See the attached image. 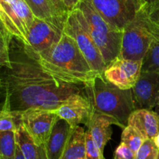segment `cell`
Instances as JSON below:
<instances>
[{"label":"cell","instance_id":"cell-1","mask_svg":"<svg viewBox=\"0 0 159 159\" xmlns=\"http://www.w3.org/2000/svg\"><path fill=\"white\" fill-rule=\"evenodd\" d=\"M0 85L11 111L56 110L75 96L85 94L84 85L68 83L44 71L39 56L28 45L12 37L9 64L1 67Z\"/></svg>","mask_w":159,"mask_h":159},{"label":"cell","instance_id":"cell-2","mask_svg":"<svg viewBox=\"0 0 159 159\" xmlns=\"http://www.w3.org/2000/svg\"><path fill=\"white\" fill-rule=\"evenodd\" d=\"M38 56L44 71L62 82L83 85L100 76L92 69L74 39L65 32L56 44Z\"/></svg>","mask_w":159,"mask_h":159},{"label":"cell","instance_id":"cell-3","mask_svg":"<svg viewBox=\"0 0 159 159\" xmlns=\"http://www.w3.org/2000/svg\"><path fill=\"white\" fill-rule=\"evenodd\" d=\"M93 113L111 116L124 130L131 113L136 110L132 90H123L106 80L102 75L83 84Z\"/></svg>","mask_w":159,"mask_h":159},{"label":"cell","instance_id":"cell-4","mask_svg":"<svg viewBox=\"0 0 159 159\" xmlns=\"http://www.w3.org/2000/svg\"><path fill=\"white\" fill-rule=\"evenodd\" d=\"M76 7L80 11L84 24L100 51L107 67L119 57L123 31L110 26L90 0H81Z\"/></svg>","mask_w":159,"mask_h":159},{"label":"cell","instance_id":"cell-5","mask_svg":"<svg viewBox=\"0 0 159 159\" xmlns=\"http://www.w3.org/2000/svg\"><path fill=\"white\" fill-rule=\"evenodd\" d=\"M152 40L153 37L148 23L147 16L142 9L136 18L123 30L119 57L143 61Z\"/></svg>","mask_w":159,"mask_h":159},{"label":"cell","instance_id":"cell-6","mask_svg":"<svg viewBox=\"0 0 159 159\" xmlns=\"http://www.w3.org/2000/svg\"><path fill=\"white\" fill-rule=\"evenodd\" d=\"M64 32L74 39L93 71L98 75H103L107 65L100 51L87 30L77 7L68 12Z\"/></svg>","mask_w":159,"mask_h":159},{"label":"cell","instance_id":"cell-7","mask_svg":"<svg viewBox=\"0 0 159 159\" xmlns=\"http://www.w3.org/2000/svg\"><path fill=\"white\" fill-rule=\"evenodd\" d=\"M0 18L1 26L26 44L29 30L35 19L28 5L23 0L10 3L0 1Z\"/></svg>","mask_w":159,"mask_h":159},{"label":"cell","instance_id":"cell-8","mask_svg":"<svg viewBox=\"0 0 159 159\" xmlns=\"http://www.w3.org/2000/svg\"><path fill=\"white\" fill-rule=\"evenodd\" d=\"M104 20L117 30L124 28L143 9L141 0H90Z\"/></svg>","mask_w":159,"mask_h":159},{"label":"cell","instance_id":"cell-9","mask_svg":"<svg viewBox=\"0 0 159 159\" xmlns=\"http://www.w3.org/2000/svg\"><path fill=\"white\" fill-rule=\"evenodd\" d=\"M21 113V121L33 139L45 145L59 117L55 110H30Z\"/></svg>","mask_w":159,"mask_h":159},{"label":"cell","instance_id":"cell-10","mask_svg":"<svg viewBox=\"0 0 159 159\" xmlns=\"http://www.w3.org/2000/svg\"><path fill=\"white\" fill-rule=\"evenodd\" d=\"M141 68L142 61L126 60L118 57L107 67L102 76L120 89L130 90L139 79Z\"/></svg>","mask_w":159,"mask_h":159},{"label":"cell","instance_id":"cell-11","mask_svg":"<svg viewBox=\"0 0 159 159\" xmlns=\"http://www.w3.org/2000/svg\"><path fill=\"white\" fill-rule=\"evenodd\" d=\"M131 90L136 110H153L159 105V71H141Z\"/></svg>","mask_w":159,"mask_h":159},{"label":"cell","instance_id":"cell-12","mask_svg":"<svg viewBox=\"0 0 159 159\" xmlns=\"http://www.w3.org/2000/svg\"><path fill=\"white\" fill-rule=\"evenodd\" d=\"M63 32L55 25L35 17L29 30L26 45L37 54H41L61 40Z\"/></svg>","mask_w":159,"mask_h":159},{"label":"cell","instance_id":"cell-13","mask_svg":"<svg viewBox=\"0 0 159 159\" xmlns=\"http://www.w3.org/2000/svg\"><path fill=\"white\" fill-rule=\"evenodd\" d=\"M57 116L69 124L72 128L79 124L88 127L92 117V109L86 95L75 96L64 102L55 110Z\"/></svg>","mask_w":159,"mask_h":159},{"label":"cell","instance_id":"cell-14","mask_svg":"<svg viewBox=\"0 0 159 159\" xmlns=\"http://www.w3.org/2000/svg\"><path fill=\"white\" fill-rule=\"evenodd\" d=\"M127 125L138 130L145 139L154 141L159 135V116L155 110H135L129 117Z\"/></svg>","mask_w":159,"mask_h":159},{"label":"cell","instance_id":"cell-15","mask_svg":"<svg viewBox=\"0 0 159 159\" xmlns=\"http://www.w3.org/2000/svg\"><path fill=\"white\" fill-rule=\"evenodd\" d=\"M113 124L119 126L122 128L121 124L114 118L100 113H93L89 124L87 127L93 141L102 155L104 148L107 145V142L111 139L113 134L111 126Z\"/></svg>","mask_w":159,"mask_h":159},{"label":"cell","instance_id":"cell-16","mask_svg":"<svg viewBox=\"0 0 159 159\" xmlns=\"http://www.w3.org/2000/svg\"><path fill=\"white\" fill-rule=\"evenodd\" d=\"M72 127L67 121L59 118L54 124L51 135L45 143L48 159H61L71 135Z\"/></svg>","mask_w":159,"mask_h":159},{"label":"cell","instance_id":"cell-17","mask_svg":"<svg viewBox=\"0 0 159 159\" xmlns=\"http://www.w3.org/2000/svg\"><path fill=\"white\" fill-rule=\"evenodd\" d=\"M23 1L30 8L35 17L49 22L64 30L67 16H63L59 13L51 0H23Z\"/></svg>","mask_w":159,"mask_h":159},{"label":"cell","instance_id":"cell-18","mask_svg":"<svg viewBox=\"0 0 159 159\" xmlns=\"http://www.w3.org/2000/svg\"><path fill=\"white\" fill-rule=\"evenodd\" d=\"M16 140L26 159H48L45 145L37 144L22 123L16 131Z\"/></svg>","mask_w":159,"mask_h":159},{"label":"cell","instance_id":"cell-19","mask_svg":"<svg viewBox=\"0 0 159 159\" xmlns=\"http://www.w3.org/2000/svg\"><path fill=\"white\" fill-rule=\"evenodd\" d=\"M85 133L79 126L72 128L61 159H86Z\"/></svg>","mask_w":159,"mask_h":159},{"label":"cell","instance_id":"cell-20","mask_svg":"<svg viewBox=\"0 0 159 159\" xmlns=\"http://www.w3.org/2000/svg\"><path fill=\"white\" fill-rule=\"evenodd\" d=\"M21 123V113L11 111L9 102L4 100L0 114V132L16 133Z\"/></svg>","mask_w":159,"mask_h":159},{"label":"cell","instance_id":"cell-21","mask_svg":"<svg viewBox=\"0 0 159 159\" xmlns=\"http://www.w3.org/2000/svg\"><path fill=\"white\" fill-rule=\"evenodd\" d=\"M16 146L15 132H0V159H15Z\"/></svg>","mask_w":159,"mask_h":159},{"label":"cell","instance_id":"cell-22","mask_svg":"<svg viewBox=\"0 0 159 159\" xmlns=\"http://www.w3.org/2000/svg\"><path fill=\"white\" fill-rule=\"evenodd\" d=\"M145 140L144 136L131 126L127 125L123 130L122 135H121V143L127 145L135 154L138 152Z\"/></svg>","mask_w":159,"mask_h":159},{"label":"cell","instance_id":"cell-23","mask_svg":"<svg viewBox=\"0 0 159 159\" xmlns=\"http://www.w3.org/2000/svg\"><path fill=\"white\" fill-rule=\"evenodd\" d=\"M159 71V44L152 40L142 61L141 71Z\"/></svg>","mask_w":159,"mask_h":159},{"label":"cell","instance_id":"cell-24","mask_svg":"<svg viewBox=\"0 0 159 159\" xmlns=\"http://www.w3.org/2000/svg\"><path fill=\"white\" fill-rule=\"evenodd\" d=\"M143 9L147 16L148 23L153 41L159 44V2L150 7H144Z\"/></svg>","mask_w":159,"mask_h":159},{"label":"cell","instance_id":"cell-25","mask_svg":"<svg viewBox=\"0 0 159 159\" xmlns=\"http://www.w3.org/2000/svg\"><path fill=\"white\" fill-rule=\"evenodd\" d=\"M13 36L8 32L4 26H1L0 30V66H6L9 64V50Z\"/></svg>","mask_w":159,"mask_h":159},{"label":"cell","instance_id":"cell-26","mask_svg":"<svg viewBox=\"0 0 159 159\" xmlns=\"http://www.w3.org/2000/svg\"><path fill=\"white\" fill-rule=\"evenodd\" d=\"M158 152L159 149L155 141L153 140L146 139L136 153L135 159H155Z\"/></svg>","mask_w":159,"mask_h":159},{"label":"cell","instance_id":"cell-27","mask_svg":"<svg viewBox=\"0 0 159 159\" xmlns=\"http://www.w3.org/2000/svg\"><path fill=\"white\" fill-rule=\"evenodd\" d=\"M85 148H86V159H105L104 155L98 148L97 145L93 141L88 130L85 133Z\"/></svg>","mask_w":159,"mask_h":159},{"label":"cell","instance_id":"cell-28","mask_svg":"<svg viewBox=\"0 0 159 159\" xmlns=\"http://www.w3.org/2000/svg\"><path fill=\"white\" fill-rule=\"evenodd\" d=\"M136 154L127 145L120 143L114 153V159H135Z\"/></svg>","mask_w":159,"mask_h":159},{"label":"cell","instance_id":"cell-29","mask_svg":"<svg viewBox=\"0 0 159 159\" xmlns=\"http://www.w3.org/2000/svg\"><path fill=\"white\" fill-rule=\"evenodd\" d=\"M51 2L54 5V6H55L56 9H57V11H58L61 15H62L63 16H68V14L69 12H68V9L66 8L65 5L64 4L62 0H51Z\"/></svg>","mask_w":159,"mask_h":159},{"label":"cell","instance_id":"cell-30","mask_svg":"<svg viewBox=\"0 0 159 159\" xmlns=\"http://www.w3.org/2000/svg\"><path fill=\"white\" fill-rule=\"evenodd\" d=\"M62 1L68 9V12H71L78 6L81 0H62Z\"/></svg>","mask_w":159,"mask_h":159},{"label":"cell","instance_id":"cell-31","mask_svg":"<svg viewBox=\"0 0 159 159\" xmlns=\"http://www.w3.org/2000/svg\"><path fill=\"white\" fill-rule=\"evenodd\" d=\"M144 7H150L159 2V0H141Z\"/></svg>","mask_w":159,"mask_h":159},{"label":"cell","instance_id":"cell-32","mask_svg":"<svg viewBox=\"0 0 159 159\" xmlns=\"http://www.w3.org/2000/svg\"><path fill=\"white\" fill-rule=\"evenodd\" d=\"M15 159H26L25 158L24 155H23V153H22L21 150H20V147H19L18 144H17V146H16V152Z\"/></svg>","mask_w":159,"mask_h":159},{"label":"cell","instance_id":"cell-33","mask_svg":"<svg viewBox=\"0 0 159 159\" xmlns=\"http://www.w3.org/2000/svg\"><path fill=\"white\" fill-rule=\"evenodd\" d=\"M155 111L157 113H158V116H159V105L158 106V107H156V108L155 109ZM154 141H155V144H156V145H157V147H158V148L159 149V135H158V137H157L156 138H155V140H154Z\"/></svg>","mask_w":159,"mask_h":159},{"label":"cell","instance_id":"cell-34","mask_svg":"<svg viewBox=\"0 0 159 159\" xmlns=\"http://www.w3.org/2000/svg\"><path fill=\"white\" fill-rule=\"evenodd\" d=\"M0 1L5 2H7V3H10V2H12L16 1V0H0Z\"/></svg>","mask_w":159,"mask_h":159},{"label":"cell","instance_id":"cell-35","mask_svg":"<svg viewBox=\"0 0 159 159\" xmlns=\"http://www.w3.org/2000/svg\"><path fill=\"white\" fill-rule=\"evenodd\" d=\"M155 159H159V152H158V155H157L156 158H155Z\"/></svg>","mask_w":159,"mask_h":159}]
</instances>
